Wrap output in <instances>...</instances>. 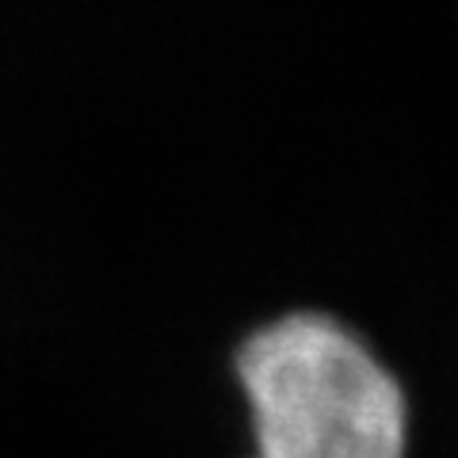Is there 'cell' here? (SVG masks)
<instances>
[{"instance_id":"cell-1","label":"cell","mask_w":458,"mask_h":458,"mask_svg":"<svg viewBox=\"0 0 458 458\" xmlns=\"http://www.w3.org/2000/svg\"><path fill=\"white\" fill-rule=\"evenodd\" d=\"M252 458H405V397L367 344L325 313H286L241 344Z\"/></svg>"}]
</instances>
